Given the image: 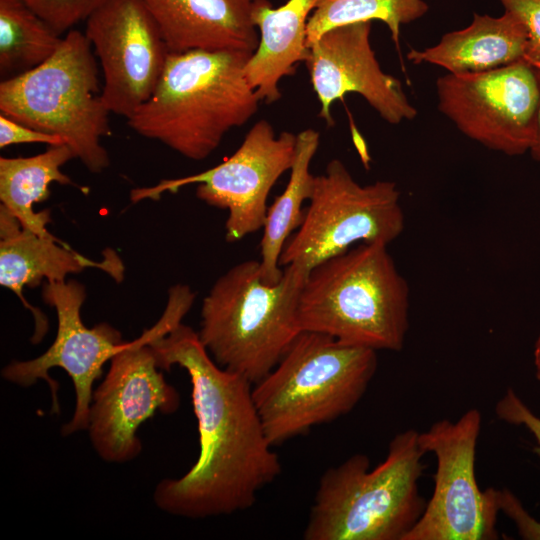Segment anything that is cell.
Returning <instances> with one entry per match:
<instances>
[{"label": "cell", "mask_w": 540, "mask_h": 540, "mask_svg": "<svg viewBox=\"0 0 540 540\" xmlns=\"http://www.w3.org/2000/svg\"><path fill=\"white\" fill-rule=\"evenodd\" d=\"M150 345L160 369L178 365L189 374L200 448L187 473L157 484L156 506L191 519L249 509L281 473L253 401V383L220 367L198 333L182 323Z\"/></svg>", "instance_id": "obj_1"}, {"label": "cell", "mask_w": 540, "mask_h": 540, "mask_svg": "<svg viewBox=\"0 0 540 540\" xmlns=\"http://www.w3.org/2000/svg\"><path fill=\"white\" fill-rule=\"evenodd\" d=\"M253 53L191 50L169 53L152 96L129 119L137 134L191 160L207 158L261 102L245 76Z\"/></svg>", "instance_id": "obj_2"}, {"label": "cell", "mask_w": 540, "mask_h": 540, "mask_svg": "<svg viewBox=\"0 0 540 540\" xmlns=\"http://www.w3.org/2000/svg\"><path fill=\"white\" fill-rule=\"evenodd\" d=\"M387 246L359 243L312 268L299 298L300 331L376 351L402 350L409 328V286Z\"/></svg>", "instance_id": "obj_3"}, {"label": "cell", "mask_w": 540, "mask_h": 540, "mask_svg": "<svg viewBox=\"0 0 540 540\" xmlns=\"http://www.w3.org/2000/svg\"><path fill=\"white\" fill-rule=\"evenodd\" d=\"M416 430L397 433L384 461L370 470L365 454L327 469L319 480L305 540H403L422 516L419 493L426 454Z\"/></svg>", "instance_id": "obj_4"}, {"label": "cell", "mask_w": 540, "mask_h": 540, "mask_svg": "<svg viewBox=\"0 0 540 540\" xmlns=\"http://www.w3.org/2000/svg\"><path fill=\"white\" fill-rule=\"evenodd\" d=\"M308 274L292 263L269 284L260 262L246 260L219 277L203 299L198 332L213 360L252 383L267 375L301 332L298 305Z\"/></svg>", "instance_id": "obj_5"}, {"label": "cell", "mask_w": 540, "mask_h": 540, "mask_svg": "<svg viewBox=\"0 0 540 540\" xmlns=\"http://www.w3.org/2000/svg\"><path fill=\"white\" fill-rule=\"evenodd\" d=\"M377 351L301 331L252 397L272 446L349 413L377 370Z\"/></svg>", "instance_id": "obj_6"}, {"label": "cell", "mask_w": 540, "mask_h": 540, "mask_svg": "<svg viewBox=\"0 0 540 540\" xmlns=\"http://www.w3.org/2000/svg\"><path fill=\"white\" fill-rule=\"evenodd\" d=\"M85 33L71 29L45 62L0 83V112L60 137L92 173L110 165L102 139L111 134L98 66Z\"/></svg>", "instance_id": "obj_7"}, {"label": "cell", "mask_w": 540, "mask_h": 540, "mask_svg": "<svg viewBox=\"0 0 540 540\" xmlns=\"http://www.w3.org/2000/svg\"><path fill=\"white\" fill-rule=\"evenodd\" d=\"M194 299L189 286L171 287L157 323L111 358L105 378L92 394L87 428L94 450L104 461L135 459L142 450L136 435L141 424L157 411L171 414L179 408L180 396L160 371L150 342L180 324Z\"/></svg>", "instance_id": "obj_8"}, {"label": "cell", "mask_w": 540, "mask_h": 540, "mask_svg": "<svg viewBox=\"0 0 540 540\" xmlns=\"http://www.w3.org/2000/svg\"><path fill=\"white\" fill-rule=\"evenodd\" d=\"M400 192L392 181L361 185L339 159L315 176L313 193L301 225L287 239L279 264L306 271L356 243L387 245L403 231Z\"/></svg>", "instance_id": "obj_9"}, {"label": "cell", "mask_w": 540, "mask_h": 540, "mask_svg": "<svg viewBox=\"0 0 540 540\" xmlns=\"http://www.w3.org/2000/svg\"><path fill=\"white\" fill-rule=\"evenodd\" d=\"M482 416L466 411L456 422L433 423L418 443L437 460L434 491L425 510L403 540H494L500 511L497 489H479L475 454Z\"/></svg>", "instance_id": "obj_10"}, {"label": "cell", "mask_w": 540, "mask_h": 540, "mask_svg": "<svg viewBox=\"0 0 540 540\" xmlns=\"http://www.w3.org/2000/svg\"><path fill=\"white\" fill-rule=\"evenodd\" d=\"M296 137L297 134L288 131L276 135L268 121L259 120L247 132L238 149L222 163L198 174L135 188L131 190L130 198L133 202L156 200L165 192L198 184V199L228 211L226 240H241L263 228L269 193L292 166Z\"/></svg>", "instance_id": "obj_11"}, {"label": "cell", "mask_w": 540, "mask_h": 540, "mask_svg": "<svg viewBox=\"0 0 540 540\" xmlns=\"http://www.w3.org/2000/svg\"><path fill=\"white\" fill-rule=\"evenodd\" d=\"M438 110L468 138L508 156L530 151L540 87L525 59L483 72L436 80Z\"/></svg>", "instance_id": "obj_12"}, {"label": "cell", "mask_w": 540, "mask_h": 540, "mask_svg": "<svg viewBox=\"0 0 540 540\" xmlns=\"http://www.w3.org/2000/svg\"><path fill=\"white\" fill-rule=\"evenodd\" d=\"M43 299L57 314V333L52 345L40 356L25 361H11L2 369V377L18 386L29 387L43 379L52 394V412L59 413L58 384L49 376L52 368H62L72 379L76 403L70 421L63 425L61 433L69 436L87 430L92 386L102 375L106 362L128 342L121 333L108 323L88 328L82 321L80 311L86 298L85 286L78 281L45 282Z\"/></svg>", "instance_id": "obj_13"}, {"label": "cell", "mask_w": 540, "mask_h": 540, "mask_svg": "<svg viewBox=\"0 0 540 540\" xmlns=\"http://www.w3.org/2000/svg\"><path fill=\"white\" fill-rule=\"evenodd\" d=\"M85 35L98 57L102 100L129 119L152 96L169 51L143 0H108L86 20Z\"/></svg>", "instance_id": "obj_14"}, {"label": "cell", "mask_w": 540, "mask_h": 540, "mask_svg": "<svg viewBox=\"0 0 540 540\" xmlns=\"http://www.w3.org/2000/svg\"><path fill=\"white\" fill-rule=\"evenodd\" d=\"M371 22L342 25L323 33L309 48L304 62L320 102L319 116L334 125L332 104L348 93L361 95L392 125L413 120L416 108L400 80L385 73L370 43Z\"/></svg>", "instance_id": "obj_15"}, {"label": "cell", "mask_w": 540, "mask_h": 540, "mask_svg": "<svg viewBox=\"0 0 540 540\" xmlns=\"http://www.w3.org/2000/svg\"><path fill=\"white\" fill-rule=\"evenodd\" d=\"M0 284L17 295L35 318L33 343H38L48 328L42 313L29 305L23 297L25 287H36L47 282L65 281L66 276L96 267L115 280L123 279L124 267L118 256L108 250L101 262L88 259L74 251L54 235L41 236L23 229L18 220L0 207Z\"/></svg>", "instance_id": "obj_16"}, {"label": "cell", "mask_w": 540, "mask_h": 540, "mask_svg": "<svg viewBox=\"0 0 540 540\" xmlns=\"http://www.w3.org/2000/svg\"><path fill=\"white\" fill-rule=\"evenodd\" d=\"M143 1L157 22L169 53H253L258 46L253 12L259 0Z\"/></svg>", "instance_id": "obj_17"}, {"label": "cell", "mask_w": 540, "mask_h": 540, "mask_svg": "<svg viewBox=\"0 0 540 540\" xmlns=\"http://www.w3.org/2000/svg\"><path fill=\"white\" fill-rule=\"evenodd\" d=\"M319 0H288L273 8L259 0L253 21L259 43L245 65V76L261 101L281 98L280 81L295 73L296 66L309 55L307 24Z\"/></svg>", "instance_id": "obj_18"}, {"label": "cell", "mask_w": 540, "mask_h": 540, "mask_svg": "<svg viewBox=\"0 0 540 540\" xmlns=\"http://www.w3.org/2000/svg\"><path fill=\"white\" fill-rule=\"evenodd\" d=\"M528 33L512 13L500 17L474 14L469 26L442 36L423 50L411 49L413 64L440 66L448 73L483 72L525 59Z\"/></svg>", "instance_id": "obj_19"}, {"label": "cell", "mask_w": 540, "mask_h": 540, "mask_svg": "<svg viewBox=\"0 0 540 540\" xmlns=\"http://www.w3.org/2000/svg\"><path fill=\"white\" fill-rule=\"evenodd\" d=\"M75 158L66 145H52L37 155L29 157H0V201L23 229L41 236H51L46 226L51 222L48 210L36 212L34 204L45 201L49 195V185L75 184L61 168Z\"/></svg>", "instance_id": "obj_20"}, {"label": "cell", "mask_w": 540, "mask_h": 540, "mask_svg": "<svg viewBox=\"0 0 540 540\" xmlns=\"http://www.w3.org/2000/svg\"><path fill=\"white\" fill-rule=\"evenodd\" d=\"M320 143L318 131L308 128L297 134L295 155L285 190L268 206L263 236L260 242V267L266 283L278 282L283 270L280 256L287 239L301 225L305 209L314 189L315 176L310 172L311 161Z\"/></svg>", "instance_id": "obj_21"}, {"label": "cell", "mask_w": 540, "mask_h": 540, "mask_svg": "<svg viewBox=\"0 0 540 540\" xmlns=\"http://www.w3.org/2000/svg\"><path fill=\"white\" fill-rule=\"evenodd\" d=\"M23 0H0V74L3 79L49 59L63 40Z\"/></svg>", "instance_id": "obj_22"}, {"label": "cell", "mask_w": 540, "mask_h": 540, "mask_svg": "<svg viewBox=\"0 0 540 540\" xmlns=\"http://www.w3.org/2000/svg\"><path fill=\"white\" fill-rule=\"evenodd\" d=\"M428 9L424 0H319L307 24V46L335 27L378 20L386 24L400 50L401 26L421 18Z\"/></svg>", "instance_id": "obj_23"}, {"label": "cell", "mask_w": 540, "mask_h": 540, "mask_svg": "<svg viewBox=\"0 0 540 540\" xmlns=\"http://www.w3.org/2000/svg\"><path fill=\"white\" fill-rule=\"evenodd\" d=\"M58 33L63 34L108 0H23Z\"/></svg>", "instance_id": "obj_24"}, {"label": "cell", "mask_w": 540, "mask_h": 540, "mask_svg": "<svg viewBox=\"0 0 540 540\" xmlns=\"http://www.w3.org/2000/svg\"><path fill=\"white\" fill-rule=\"evenodd\" d=\"M505 11L514 14L525 26L528 43L525 60L540 70V0H499Z\"/></svg>", "instance_id": "obj_25"}, {"label": "cell", "mask_w": 540, "mask_h": 540, "mask_svg": "<svg viewBox=\"0 0 540 540\" xmlns=\"http://www.w3.org/2000/svg\"><path fill=\"white\" fill-rule=\"evenodd\" d=\"M497 417L509 424L524 425L537 440L534 452L540 457V418L534 415L513 389L509 388L495 406Z\"/></svg>", "instance_id": "obj_26"}, {"label": "cell", "mask_w": 540, "mask_h": 540, "mask_svg": "<svg viewBox=\"0 0 540 540\" xmlns=\"http://www.w3.org/2000/svg\"><path fill=\"white\" fill-rule=\"evenodd\" d=\"M500 511L516 524L519 535L527 540H540V521L534 519L520 500L508 489H497Z\"/></svg>", "instance_id": "obj_27"}, {"label": "cell", "mask_w": 540, "mask_h": 540, "mask_svg": "<svg viewBox=\"0 0 540 540\" xmlns=\"http://www.w3.org/2000/svg\"><path fill=\"white\" fill-rule=\"evenodd\" d=\"M24 143L64 144L56 135L44 133L0 114V147Z\"/></svg>", "instance_id": "obj_28"}, {"label": "cell", "mask_w": 540, "mask_h": 540, "mask_svg": "<svg viewBox=\"0 0 540 540\" xmlns=\"http://www.w3.org/2000/svg\"><path fill=\"white\" fill-rule=\"evenodd\" d=\"M537 72L540 87V70H537ZM529 152L535 160L540 161V95L536 116L535 136Z\"/></svg>", "instance_id": "obj_29"}, {"label": "cell", "mask_w": 540, "mask_h": 540, "mask_svg": "<svg viewBox=\"0 0 540 540\" xmlns=\"http://www.w3.org/2000/svg\"><path fill=\"white\" fill-rule=\"evenodd\" d=\"M534 362H535L537 371H540V336L538 337L535 343Z\"/></svg>", "instance_id": "obj_30"}, {"label": "cell", "mask_w": 540, "mask_h": 540, "mask_svg": "<svg viewBox=\"0 0 540 540\" xmlns=\"http://www.w3.org/2000/svg\"><path fill=\"white\" fill-rule=\"evenodd\" d=\"M536 376H537L538 380L540 381V371H537Z\"/></svg>", "instance_id": "obj_31"}]
</instances>
